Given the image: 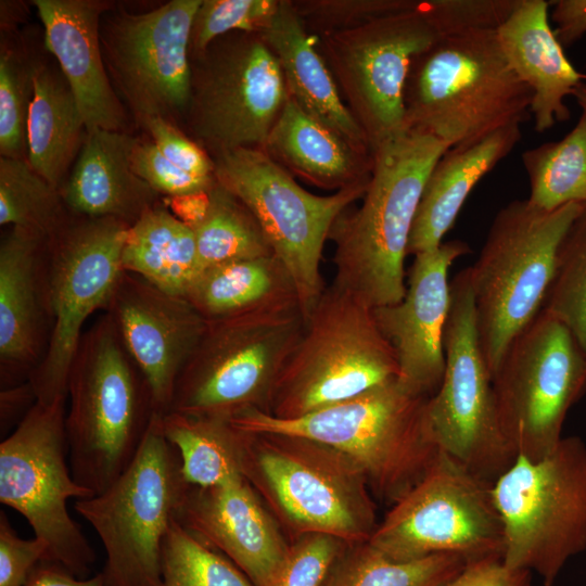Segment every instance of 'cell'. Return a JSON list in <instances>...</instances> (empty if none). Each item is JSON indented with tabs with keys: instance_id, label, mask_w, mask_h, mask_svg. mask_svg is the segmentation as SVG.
Returning a JSON list of instances; mask_svg holds the SVG:
<instances>
[{
	"instance_id": "f6af8a7d",
	"label": "cell",
	"mask_w": 586,
	"mask_h": 586,
	"mask_svg": "<svg viewBox=\"0 0 586 586\" xmlns=\"http://www.w3.org/2000/svg\"><path fill=\"white\" fill-rule=\"evenodd\" d=\"M133 171L162 198L209 191L216 178L191 175L169 162L150 141L138 140L131 155Z\"/></svg>"
},
{
	"instance_id": "277c9868",
	"label": "cell",
	"mask_w": 586,
	"mask_h": 586,
	"mask_svg": "<svg viewBox=\"0 0 586 586\" xmlns=\"http://www.w3.org/2000/svg\"><path fill=\"white\" fill-rule=\"evenodd\" d=\"M67 400L72 475L101 494L132 461L155 412L149 386L106 313L84 332L69 369Z\"/></svg>"
},
{
	"instance_id": "cb8c5ba5",
	"label": "cell",
	"mask_w": 586,
	"mask_h": 586,
	"mask_svg": "<svg viewBox=\"0 0 586 586\" xmlns=\"http://www.w3.org/2000/svg\"><path fill=\"white\" fill-rule=\"evenodd\" d=\"M46 49L71 87L87 131H126L127 114L103 60L100 25L109 5L94 0H35Z\"/></svg>"
},
{
	"instance_id": "9c48e42d",
	"label": "cell",
	"mask_w": 586,
	"mask_h": 586,
	"mask_svg": "<svg viewBox=\"0 0 586 586\" xmlns=\"http://www.w3.org/2000/svg\"><path fill=\"white\" fill-rule=\"evenodd\" d=\"M189 487L179 454L164 435L162 415L154 412L126 470L103 493L74 505L104 547V586L160 582L163 543Z\"/></svg>"
},
{
	"instance_id": "816d5d0a",
	"label": "cell",
	"mask_w": 586,
	"mask_h": 586,
	"mask_svg": "<svg viewBox=\"0 0 586 586\" xmlns=\"http://www.w3.org/2000/svg\"><path fill=\"white\" fill-rule=\"evenodd\" d=\"M36 402L35 392L28 381L1 388V432L3 433V430L10 428L14 422L17 425Z\"/></svg>"
},
{
	"instance_id": "4316f807",
	"label": "cell",
	"mask_w": 586,
	"mask_h": 586,
	"mask_svg": "<svg viewBox=\"0 0 586 586\" xmlns=\"http://www.w3.org/2000/svg\"><path fill=\"white\" fill-rule=\"evenodd\" d=\"M259 34L279 62L289 97L354 148L373 154L317 48L316 37L307 31L291 0H280L278 11Z\"/></svg>"
},
{
	"instance_id": "30bf717a",
	"label": "cell",
	"mask_w": 586,
	"mask_h": 586,
	"mask_svg": "<svg viewBox=\"0 0 586 586\" xmlns=\"http://www.w3.org/2000/svg\"><path fill=\"white\" fill-rule=\"evenodd\" d=\"M304 326L300 306L207 321L177 379L168 411L229 419L250 409L268 413Z\"/></svg>"
},
{
	"instance_id": "d6a6232c",
	"label": "cell",
	"mask_w": 586,
	"mask_h": 586,
	"mask_svg": "<svg viewBox=\"0 0 586 586\" xmlns=\"http://www.w3.org/2000/svg\"><path fill=\"white\" fill-rule=\"evenodd\" d=\"M162 428L179 454L188 485L211 487L244 476L247 432L229 418L168 411Z\"/></svg>"
},
{
	"instance_id": "d4e9b609",
	"label": "cell",
	"mask_w": 586,
	"mask_h": 586,
	"mask_svg": "<svg viewBox=\"0 0 586 586\" xmlns=\"http://www.w3.org/2000/svg\"><path fill=\"white\" fill-rule=\"evenodd\" d=\"M138 138L126 131H87L81 150L60 188L71 215L115 218L129 226L163 199L132 169Z\"/></svg>"
},
{
	"instance_id": "52a82bcc",
	"label": "cell",
	"mask_w": 586,
	"mask_h": 586,
	"mask_svg": "<svg viewBox=\"0 0 586 586\" xmlns=\"http://www.w3.org/2000/svg\"><path fill=\"white\" fill-rule=\"evenodd\" d=\"M397 378L395 354L372 307L331 284L305 318L267 415L301 418Z\"/></svg>"
},
{
	"instance_id": "b9f144b4",
	"label": "cell",
	"mask_w": 586,
	"mask_h": 586,
	"mask_svg": "<svg viewBox=\"0 0 586 586\" xmlns=\"http://www.w3.org/2000/svg\"><path fill=\"white\" fill-rule=\"evenodd\" d=\"M307 31L319 37L412 10L416 0H291Z\"/></svg>"
},
{
	"instance_id": "484cf974",
	"label": "cell",
	"mask_w": 586,
	"mask_h": 586,
	"mask_svg": "<svg viewBox=\"0 0 586 586\" xmlns=\"http://www.w3.org/2000/svg\"><path fill=\"white\" fill-rule=\"evenodd\" d=\"M549 5L544 0H520L496 30L509 65L533 92L531 116L538 132L569 119L564 100L583 80L550 27Z\"/></svg>"
},
{
	"instance_id": "7dc6e473",
	"label": "cell",
	"mask_w": 586,
	"mask_h": 586,
	"mask_svg": "<svg viewBox=\"0 0 586 586\" xmlns=\"http://www.w3.org/2000/svg\"><path fill=\"white\" fill-rule=\"evenodd\" d=\"M49 560L48 544L36 537L21 538L0 511V586H24L31 571Z\"/></svg>"
},
{
	"instance_id": "8d00e7d4",
	"label": "cell",
	"mask_w": 586,
	"mask_h": 586,
	"mask_svg": "<svg viewBox=\"0 0 586 586\" xmlns=\"http://www.w3.org/2000/svg\"><path fill=\"white\" fill-rule=\"evenodd\" d=\"M67 212L60 189L40 176L25 158L0 157V225L22 228L50 239Z\"/></svg>"
},
{
	"instance_id": "7402d4cb",
	"label": "cell",
	"mask_w": 586,
	"mask_h": 586,
	"mask_svg": "<svg viewBox=\"0 0 586 586\" xmlns=\"http://www.w3.org/2000/svg\"><path fill=\"white\" fill-rule=\"evenodd\" d=\"M175 518L254 586H266L288 555L290 542L244 476L211 487L190 486Z\"/></svg>"
},
{
	"instance_id": "f1b7e54d",
	"label": "cell",
	"mask_w": 586,
	"mask_h": 586,
	"mask_svg": "<svg viewBox=\"0 0 586 586\" xmlns=\"http://www.w3.org/2000/svg\"><path fill=\"white\" fill-rule=\"evenodd\" d=\"M520 139L521 125H511L475 144L444 153L424 184L410 232L408 255L434 250L443 243L472 189Z\"/></svg>"
},
{
	"instance_id": "f5cc1de1",
	"label": "cell",
	"mask_w": 586,
	"mask_h": 586,
	"mask_svg": "<svg viewBox=\"0 0 586 586\" xmlns=\"http://www.w3.org/2000/svg\"><path fill=\"white\" fill-rule=\"evenodd\" d=\"M169 211L193 229L205 216L209 205V191L163 198Z\"/></svg>"
},
{
	"instance_id": "74e56055",
	"label": "cell",
	"mask_w": 586,
	"mask_h": 586,
	"mask_svg": "<svg viewBox=\"0 0 586 586\" xmlns=\"http://www.w3.org/2000/svg\"><path fill=\"white\" fill-rule=\"evenodd\" d=\"M155 586H254L228 558L209 547L176 518L165 536L162 575Z\"/></svg>"
},
{
	"instance_id": "836d02e7",
	"label": "cell",
	"mask_w": 586,
	"mask_h": 586,
	"mask_svg": "<svg viewBox=\"0 0 586 586\" xmlns=\"http://www.w3.org/2000/svg\"><path fill=\"white\" fill-rule=\"evenodd\" d=\"M468 563L453 553L395 561L368 542L348 544L322 586H446Z\"/></svg>"
},
{
	"instance_id": "f907efd6",
	"label": "cell",
	"mask_w": 586,
	"mask_h": 586,
	"mask_svg": "<svg viewBox=\"0 0 586 586\" xmlns=\"http://www.w3.org/2000/svg\"><path fill=\"white\" fill-rule=\"evenodd\" d=\"M24 586H104V579L101 572L89 578H80L60 563L41 561Z\"/></svg>"
},
{
	"instance_id": "bcb514c9",
	"label": "cell",
	"mask_w": 586,
	"mask_h": 586,
	"mask_svg": "<svg viewBox=\"0 0 586 586\" xmlns=\"http://www.w3.org/2000/svg\"><path fill=\"white\" fill-rule=\"evenodd\" d=\"M157 150L180 169L203 178L215 177L213 157L176 124L153 117L141 125Z\"/></svg>"
},
{
	"instance_id": "d6986e66",
	"label": "cell",
	"mask_w": 586,
	"mask_h": 586,
	"mask_svg": "<svg viewBox=\"0 0 586 586\" xmlns=\"http://www.w3.org/2000/svg\"><path fill=\"white\" fill-rule=\"evenodd\" d=\"M202 0H171L143 13L103 14L100 41L111 82L136 120L178 126L191 88L190 33ZM120 100V101H122Z\"/></svg>"
},
{
	"instance_id": "f546056e",
	"label": "cell",
	"mask_w": 586,
	"mask_h": 586,
	"mask_svg": "<svg viewBox=\"0 0 586 586\" xmlns=\"http://www.w3.org/2000/svg\"><path fill=\"white\" fill-rule=\"evenodd\" d=\"M184 297L206 321L300 306L295 283L276 255L204 268Z\"/></svg>"
},
{
	"instance_id": "44dd1931",
	"label": "cell",
	"mask_w": 586,
	"mask_h": 586,
	"mask_svg": "<svg viewBox=\"0 0 586 586\" xmlns=\"http://www.w3.org/2000/svg\"><path fill=\"white\" fill-rule=\"evenodd\" d=\"M460 240L415 255L404 298L372 308L398 366V382L410 392L431 397L445 370L444 332L450 307L448 271L470 253Z\"/></svg>"
},
{
	"instance_id": "7c38bea8",
	"label": "cell",
	"mask_w": 586,
	"mask_h": 586,
	"mask_svg": "<svg viewBox=\"0 0 586 586\" xmlns=\"http://www.w3.org/2000/svg\"><path fill=\"white\" fill-rule=\"evenodd\" d=\"M445 370L426 415L440 451L494 483L517 453L500 425L493 378L481 346L470 268L450 281L444 332Z\"/></svg>"
},
{
	"instance_id": "7a4b0ae2",
	"label": "cell",
	"mask_w": 586,
	"mask_h": 586,
	"mask_svg": "<svg viewBox=\"0 0 586 586\" xmlns=\"http://www.w3.org/2000/svg\"><path fill=\"white\" fill-rule=\"evenodd\" d=\"M429 398L395 379L301 418L250 409L230 421L246 432L303 436L341 451L362 472L372 495L392 505L440 454L428 422Z\"/></svg>"
},
{
	"instance_id": "ffe728a7",
	"label": "cell",
	"mask_w": 586,
	"mask_h": 586,
	"mask_svg": "<svg viewBox=\"0 0 586 586\" xmlns=\"http://www.w3.org/2000/svg\"><path fill=\"white\" fill-rule=\"evenodd\" d=\"M143 375L155 412L165 415L177 379L207 321L183 296L123 271L105 308Z\"/></svg>"
},
{
	"instance_id": "8992f818",
	"label": "cell",
	"mask_w": 586,
	"mask_h": 586,
	"mask_svg": "<svg viewBox=\"0 0 586 586\" xmlns=\"http://www.w3.org/2000/svg\"><path fill=\"white\" fill-rule=\"evenodd\" d=\"M243 475L291 539L321 533L357 544L368 542L377 528L365 475L348 457L320 442L247 432Z\"/></svg>"
},
{
	"instance_id": "2e32d148",
	"label": "cell",
	"mask_w": 586,
	"mask_h": 586,
	"mask_svg": "<svg viewBox=\"0 0 586 586\" xmlns=\"http://www.w3.org/2000/svg\"><path fill=\"white\" fill-rule=\"evenodd\" d=\"M492 484L440 451L426 474L391 505L368 543L395 561L437 553L468 562L502 559Z\"/></svg>"
},
{
	"instance_id": "ba28073f",
	"label": "cell",
	"mask_w": 586,
	"mask_h": 586,
	"mask_svg": "<svg viewBox=\"0 0 586 586\" xmlns=\"http://www.w3.org/2000/svg\"><path fill=\"white\" fill-rule=\"evenodd\" d=\"M504 530L502 562L551 586L586 549V444L562 437L545 457L518 455L492 484Z\"/></svg>"
},
{
	"instance_id": "6da1fadb",
	"label": "cell",
	"mask_w": 586,
	"mask_h": 586,
	"mask_svg": "<svg viewBox=\"0 0 586 586\" xmlns=\"http://www.w3.org/2000/svg\"><path fill=\"white\" fill-rule=\"evenodd\" d=\"M449 148L406 129L373 151V170L361 206L343 212L329 235L334 243L332 284L372 308L400 302L405 257L426 179Z\"/></svg>"
},
{
	"instance_id": "e575fe53",
	"label": "cell",
	"mask_w": 586,
	"mask_h": 586,
	"mask_svg": "<svg viewBox=\"0 0 586 586\" xmlns=\"http://www.w3.org/2000/svg\"><path fill=\"white\" fill-rule=\"evenodd\" d=\"M530 181L527 201L552 211L568 203L586 204V116L561 140L524 151Z\"/></svg>"
},
{
	"instance_id": "5b68a950",
	"label": "cell",
	"mask_w": 586,
	"mask_h": 586,
	"mask_svg": "<svg viewBox=\"0 0 586 586\" xmlns=\"http://www.w3.org/2000/svg\"><path fill=\"white\" fill-rule=\"evenodd\" d=\"M585 204L545 211L515 200L495 216L470 268L481 346L492 378L544 308L560 246Z\"/></svg>"
},
{
	"instance_id": "60d3db41",
	"label": "cell",
	"mask_w": 586,
	"mask_h": 586,
	"mask_svg": "<svg viewBox=\"0 0 586 586\" xmlns=\"http://www.w3.org/2000/svg\"><path fill=\"white\" fill-rule=\"evenodd\" d=\"M280 0H202L190 33V59L203 54L218 38L233 31L259 33Z\"/></svg>"
},
{
	"instance_id": "9a60e30c",
	"label": "cell",
	"mask_w": 586,
	"mask_h": 586,
	"mask_svg": "<svg viewBox=\"0 0 586 586\" xmlns=\"http://www.w3.org/2000/svg\"><path fill=\"white\" fill-rule=\"evenodd\" d=\"M67 398L36 402L0 444V501L22 514L49 547V560L87 578L95 552L67 509L93 496L72 475L66 456Z\"/></svg>"
},
{
	"instance_id": "603a6c76",
	"label": "cell",
	"mask_w": 586,
	"mask_h": 586,
	"mask_svg": "<svg viewBox=\"0 0 586 586\" xmlns=\"http://www.w3.org/2000/svg\"><path fill=\"white\" fill-rule=\"evenodd\" d=\"M48 239L12 227L0 244L1 388L28 381L49 341Z\"/></svg>"
},
{
	"instance_id": "681fc988",
	"label": "cell",
	"mask_w": 586,
	"mask_h": 586,
	"mask_svg": "<svg viewBox=\"0 0 586 586\" xmlns=\"http://www.w3.org/2000/svg\"><path fill=\"white\" fill-rule=\"evenodd\" d=\"M555 35L562 47H569L586 34V0L551 1Z\"/></svg>"
},
{
	"instance_id": "c3c4849f",
	"label": "cell",
	"mask_w": 586,
	"mask_h": 586,
	"mask_svg": "<svg viewBox=\"0 0 586 586\" xmlns=\"http://www.w3.org/2000/svg\"><path fill=\"white\" fill-rule=\"evenodd\" d=\"M532 573L507 568L501 558L469 562L446 586H531Z\"/></svg>"
},
{
	"instance_id": "d590c367",
	"label": "cell",
	"mask_w": 586,
	"mask_h": 586,
	"mask_svg": "<svg viewBox=\"0 0 586 586\" xmlns=\"http://www.w3.org/2000/svg\"><path fill=\"white\" fill-rule=\"evenodd\" d=\"M200 271L242 259L275 255L250 209L217 181L204 218L192 229Z\"/></svg>"
},
{
	"instance_id": "8fae6325",
	"label": "cell",
	"mask_w": 586,
	"mask_h": 586,
	"mask_svg": "<svg viewBox=\"0 0 586 586\" xmlns=\"http://www.w3.org/2000/svg\"><path fill=\"white\" fill-rule=\"evenodd\" d=\"M213 160L216 181L250 209L290 272L306 318L326 289L320 272L324 242L337 217L364 198L370 181L316 195L262 149H237Z\"/></svg>"
},
{
	"instance_id": "ee69618b",
	"label": "cell",
	"mask_w": 586,
	"mask_h": 586,
	"mask_svg": "<svg viewBox=\"0 0 586 586\" xmlns=\"http://www.w3.org/2000/svg\"><path fill=\"white\" fill-rule=\"evenodd\" d=\"M347 545L321 533L291 539L283 563L266 586H322L332 564Z\"/></svg>"
},
{
	"instance_id": "4fadbf2b",
	"label": "cell",
	"mask_w": 586,
	"mask_h": 586,
	"mask_svg": "<svg viewBox=\"0 0 586 586\" xmlns=\"http://www.w3.org/2000/svg\"><path fill=\"white\" fill-rule=\"evenodd\" d=\"M288 99L279 62L260 34L233 31L191 59L183 123L212 157L263 149Z\"/></svg>"
},
{
	"instance_id": "ab89813d",
	"label": "cell",
	"mask_w": 586,
	"mask_h": 586,
	"mask_svg": "<svg viewBox=\"0 0 586 586\" xmlns=\"http://www.w3.org/2000/svg\"><path fill=\"white\" fill-rule=\"evenodd\" d=\"M33 97V61L1 44L0 154L27 160V122Z\"/></svg>"
},
{
	"instance_id": "f35d334b",
	"label": "cell",
	"mask_w": 586,
	"mask_h": 586,
	"mask_svg": "<svg viewBox=\"0 0 586 586\" xmlns=\"http://www.w3.org/2000/svg\"><path fill=\"white\" fill-rule=\"evenodd\" d=\"M543 310L571 331L586 355V204L560 246Z\"/></svg>"
},
{
	"instance_id": "5bb4252c",
	"label": "cell",
	"mask_w": 586,
	"mask_h": 586,
	"mask_svg": "<svg viewBox=\"0 0 586 586\" xmlns=\"http://www.w3.org/2000/svg\"><path fill=\"white\" fill-rule=\"evenodd\" d=\"M129 225L115 218L68 215L47 241L51 330L44 355L29 375L37 402L67 398L69 369L89 317L106 308L123 273Z\"/></svg>"
},
{
	"instance_id": "db71d44e",
	"label": "cell",
	"mask_w": 586,
	"mask_h": 586,
	"mask_svg": "<svg viewBox=\"0 0 586 586\" xmlns=\"http://www.w3.org/2000/svg\"><path fill=\"white\" fill-rule=\"evenodd\" d=\"M572 95L582 109V114L586 116V81H581L573 90Z\"/></svg>"
},
{
	"instance_id": "4dcf8cb0",
	"label": "cell",
	"mask_w": 586,
	"mask_h": 586,
	"mask_svg": "<svg viewBox=\"0 0 586 586\" xmlns=\"http://www.w3.org/2000/svg\"><path fill=\"white\" fill-rule=\"evenodd\" d=\"M87 135L76 98L60 68L33 61V97L27 122V161L60 189Z\"/></svg>"
},
{
	"instance_id": "3957f363",
	"label": "cell",
	"mask_w": 586,
	"mask_h": 586,
	"mask_svg": "<svg viewBox=\"0 0 586 586\" xmlns=\"http://www.w3.org/2000/svg\"><path fill=\"white\" fill-rule=\"evenodd\" d=\"M533 92L509 65L496 30L443 36L411 63L405 127L449 149L475 144L531 116Z\"/></svg>"
},
{
	"instance_id": "e0dca14e",
	"label": "cell",
	"mask_w": 586,
	"mask_h": 586,
	"mask_svg": "<svg viewBox=\"0 0 586 586\" xmlns=\"http://www.w3.org/2000/svg\"><path fill=\"white\" fill-rule=\"evenodd\" d=\"M501 430L530 460L560 442L565 417L586 391V355L571 331L542 310L493 378Z\"/></svg>"
},
{
	"instance_id": "1f68e13d",
	"label": "cell",
	"mask_w": 586,
	"mask_h": 586,
	"mask_svg": "<svg viewBox=\"0 0 586 586\" xmlns=\"http://www.w3.org/2000/svg\"><path fill=\"white\" fill-rule=\"evenodd\" d=\"M122 267L167 293L184 297L200 272L194 232L162 200L128 227Z\"/></svg>"
},
{
	"instance_id": "7bdbcfd3",
	"label": "cell",
	"mask_w": 586,
	"mask_h": 586,
	"mask_svg": "<svg viewBox=\"0 0 586 586\" xmlns=\"http://www.w3.org/2000/svg\"><path fill=\"white\" fill-rule=\"evenodd\" d=\"M520 0H417L421 12L443 37L497 30Z\"/></svg>"
},
{
	"instance_id": "83f0119b",
	"label": "cell",
	"mask_w": 586,
	"mask_h": 586,
	"mask_svg": "<svg viewBox=\"0 0 586 586\" xmlns=\"http://www.w3.org/2000/svg\"><path fill=\"white\" fill-rule=\"evenodd\" d=\"M262 150L293 177L327 190L369 182L374 164L372 153L354 148L290 97Z\"/></svg>"
},
{
	"instance_id": "ac0fdd59",
	"label": "cell",
	"mask_w": 586,
	"mask_h": 586,
	"mask_svg": "<svg viewBox=\"0 0 586 586\" xmlns=\"http://www.w3.org/2000/svg\"><path fill=\"white\" fill-rule=\"evenodd\" d=\"M441 37L416 7L316 37L372 152L406 130L404 91L411 63Z\"/></svg>"
}]
</instances>
